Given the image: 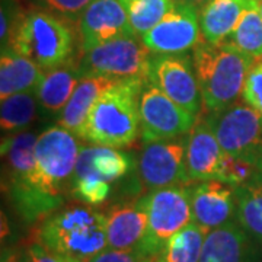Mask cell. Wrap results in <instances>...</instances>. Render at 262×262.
Segmentation results:
<instances>
[{
  "label": "cell",
  "instance_id": "6da1fadb",
  "mask_svg": "<svg viewBox=\"0 0 262 262\" xmlns=\"http://www.w3.org/2000/svg\"><path fill=\"white\" fill-rule=\"evenodd\" d=\"M80 149L75 134L61 125L50 127L38 136L35 168L24 184L9 189L25 220L46 219L61 206L63 188L75 173Z\"/></svg>",
  "mask_w": 262,
  "mask_h": 262
},
{
  "label": "cell",
  "instance_id": "7a4b0ae2",
  "mask_svg": "<svg viewBox=\"0 0 262 262\" xmlns=\"http://www.w3.org/2000/svg\"><path fill=\"white\" fill-rule=\"evenodd\" d=\"M192 63L203 108L210 114L236 103L255 60L232 42L211 44L201 39L194 48Z\"/></svg>",
  "mask_w": 262,
  "mask_h": 262
},
{
  "label": "cell",
  "instance_id": "3957f363",
  "mask_svg": "<svg viewBox=\"0 0 262 262\" xmlns=\"http://www.w3.org/2000/svg\"><path fill=\"white\" fill-rule=\"evenodd\" d=\"M105 213L91 206H69L42 219L35 242L61 258L89 262L108 248Z\"/></svg>",
  "mask_w": 262,
  "mask_h": 262
},
{
  "label": "cell",
  "instance_id": "277c9868",
  "mask_svg": "<svg viewBox=\"0 0 262 262\" xmlns=\"http://www.w3.org/2000/svg\"><path fill=\"white\" fill-rule=\"evenodd\" d=\"M146 84L141 79H124L105 91L89 114L84 140L113 149L131 146L141 127L140 96Z\"/></svg>",
  "mask_w": 262,
  "mask_h": 262
},
{
  "label": "cell",
  "instance_id": "5b68a950",
  "mask_svg": "<svg viewBox=\"0 0 262 262\" xmlns=\"http://www.w3.org/2000/svg\"><path fill=\"white\" fill-rule=\"evenodd\" d=\"M72 24L47 10L19 15L10 25L8 48L51 70L72 61L76 44Z\"/></svg>",
  "mask_w": 262,
  "mask_h": 262
},
{
  "label": "cell",
  "instance_id": "8992f818",
  "mask_svg": "<svg viewBox=\"0 0 262 262\" xmlns=\"http://www.w3.org/2000/svg\"><path fill=\"white\" fill-rule=\"evenodd\" d=\"M153 53L137 35L120 37L83 53L79 63L82 76L99 75L124 79H141L149 83Z\"/></svg>",
  "mask_w": 262,
  "mask_h": 262
},
{
  "label": "cell",
  "instance_id": "52a82bcc",
  "mask_svg": "<svg viewBox=\"0 0 262 262\" xmlns=\"http://www.w3.org/2000/svg\"><path fill=\"white\" fill-rule=\"evenodd\" d=\"M149 227L140 246L144 255H156L169 239L189 223H192L191 192L188 184L150 191L144 196Z\"/></svg>",
  "mask_w": 262,
  "mask_h": 262
},
{
  "label": "cell",
  "instance_id": "ba28073f",
  "mask_svg": "<svg viewBox=\"0 0 262 262\" xmlns=\"http://www.w3.org/2000/svg\"><path fill=\"white\" fill-rule=\"evenodd\" d=\"M226 155L262 163V114L246 103H233L207 115Z\"/></svg>",
  "mask_w": 262,
  "mask_h": 262
},
{
  "label": "cell",
  "instance_id": "9c48e42d",
  "mask_svg": "<svg viewBox=\"0 0 262 262\" xmlns=\"http://www.w3.org/2000/svg\"><path fill=\"white\" fill-rule=\"evenodd\" d=\"M149 83L188 113L198 117L203 99L195 77L192 57L187 54H156L151 58Z\"/></svg>",
  "mask_w": 262,
  "mask_h": 262
},
{
  "label": "cell",
  "instance_id": "30bf717a",
  "mask_svg": "<svg viewBox=\"0 0 262 262\" xmlns=\"http://www.w3.org/2000/svg\"><path fill=\"white\" fill-rule=\"evenodd\" d=\"M141 137L144 143L170 140L185 136L196 117L179 106L151 83L144 86L140 96Z\"/></svg>",
  "mask_w": 262,
  "mask_h": 262
},
{
  "label": "cell",
  "instance_id": "8fae6325",
  "mask_svg": "<svg viewBox=\"0 0 262 262\" xmlns=\"http://www.w3.org/2000/svg\"><path fill=\"white\" fill-rule=\"evenodd\" d=\"M139 170L149 191L191 182L187 173V137L149 143L141 151Z\"/></svg>",
  "mask_w": 262,
  "mask_h": 262
},
{
  "label": "cell",
  "instance_id": "7c38bea8",
  "mask_svg": "<svg viewBox=\"0 0 262 262\" xmlns=\"http://www.w3.org/2000/svg\"><path fill=\"white\" fill-rule=\"evenodd\" d=\"M140 38L153 54H185L203 39L200 12L177 0L175 8Z\"/></svg>",
  "mask_w": 262,
  "mask_h": 262
},
{
  "label": "cell",
  "instance_id": "4fadbf2b",
  "mask_svg": "<svg viewBox=\"0 0 262 262\" xmlns=\"http://www.w3.org/2000/svg\"><path fill=\"white\" fill-rule=\"evenodd\" d=\"M83 53L120 37L136 35L121 0H95L79 19Z\"/></svg>",
  "mask_w": 262,
  "mask_h": 262
},
{
  "label": "cell",
  "instance_id": "5bb4252c",
  "mask_svg": "<svg viewBox=\"0 0 262 262\" xmlns=\"http://www.w3.org/2000/svg\"><path fill=\"white\" fill-rule=\"evenodd\" d=\"M192 222L206 232L234 222V188L220 179L196 181L189 187Z\"/></svg>",
  "mask_w": 262,
  "mask_h": 262
},
{
  "label": "cell",
  "instance_id": "9a60e30c",
  "mask_svg": "<svg viewBox=\"0 0 262 262\" xmlns=\"http://www.w3.org/2000/svg\"><path fill=\"white\" fill-rule=\"evenodd\" d=\"M105 220L108 248L125 251L140 249L149 227L144 196L133 203L111 207L108 213H105Z\"/></svg>",
  "mask_w": 262,
  "mask_h": 262
},
{
  "label": "cell",
  "instance_id": "2e32d148",
  "mask_svg": "<svg viewBox=\"0 0 262 262\" xmlns=\"http://www.w3.org/2000/svg\"><path fill=\"white\" fill-rule=\"evenodd\" d=\"M223 150L210 122L203 114L196 117L187 134V173L191 182L215 179Z\"/></svg>",
  "mask_w": 262,
  "mask_h": 262
},
{
  "label": "cell",
  "instance_id": "e0dca14e",
  "mask_svg": "<svg viewBox=\"0 0 262 262\" xmlns=\"http://www.w3.org/2000/svg\"><path fill=\"white\" fill-rule=\"evenodd\" d=\"M120 82L118 79L99 75H88L80 79L69 103L61 111L58 125L73 133L76 137L84 139L86 122L95 102L101 95Z\"/></svg>",
  "mask_w": 262,
  "mask_h": 262
},
{
  "label": "cell",
  "instance_id": "ac0fdd59",
  "mask_svg": "<svg viewBox=\"0 0 262 262\" xmlns=\"http://www.w3.org/2000/svg\"><path fill=\"white\" fill-rule=\"evenodd\" d=\"M256 3V0H210L200 10L203 39L211 44L225 42L233 34L245 10Z\"/></svg>",
  "mask_w": 262,
  "mask_h": 262
},
{
  "label": "cell",
  "instance_id": "d6986e66",
  "mask_svg": "<svg viewBox=\"0 0 262 262\" xmlns=\"http://www.w3.org/2000/svg\"><path fill=\"white\" fill-rule=\"evenodd\" d=\"M252 251L248 233L237 222L210 230L200 262H251Z\"/></svg>",
  "mask_w": 262,
  "mask_h": 262
},
{
  "label": "cell",
  "instance_id": "ffe728a7",
  "mask_svg": "<svg viewBox=\"0 0 262 262\" xmlns=\"http://www.w3.org/2000/svg\"><path fill=\"white\" fill-rule=\"evenodd\" d=\"M44 75L46 70L28 57L3 48L0 58V99L22 92H35Z\"/></svg>",
  "mask_w": 262,
  "mask_h": 262
},
{
  "label": "cell",
  "instance_id": "44dd1931",
  "mask_svg": "<svg viewBox=\"0 0 262 262\" xmlns=\"http://www.w3.org/2000/svg\"><path fill=\"white\" fill-rule=\"evenodd\" d=\"M131 169V159L121 151L105 146L82 147L76 162L73 181L84 177L113 182L122 178Z\"/></svg>",
  "mask_w": 262,
  "mask_h": 262
},
{
  "label": "cell",
  "instance_id": "7402d4cb",
  "mask_svg": "<svg viewBox=\"0 0 262 262\" xmlns=\"http://www.w3.org/2000/svg\"><path fill=\"white\" fill-rule=\"evenodd\" d=\"M82 77L79 64H73L72 61L46 70V75L35 91L42 110L50 114L63 111Z\"/></svg>",
  "mask_w": 262,
  "mask_h": 262
},
{
  "label": "cell",
  "instance_id": "603a6c76",
  "mask_svg": "<svg viewBox=\"0 0 262 262\" xmlns=\"http://www.w3.org/2000/svg\"><path fill=\"white\" fill-rule=\"evenodd\" d=\"M38 137L31 131L8 136L2 140V156L6 162L9 189L24 184L35 168Z\"/></svg>",
  "mask_w": 262,
  "mask_h": 262
},
{
  "label": "cell",
  "instance_id": "cb8c5ba5",
  "mask_svg": "<svg viewBox=\"0 0 262 262\" xmlns=\"http://www.w3.org/2000/svg\"><path fill=\"white\" fill-rule=\"evenodd\" d=\"M236 219L246 233L262 242V177L234 188Z\"/></svg>",
  "mask_w": 262,
  "mask_h": 262
},
{
  "label": "cell",
  "instance_id": "d4e9b609",
  "mask_svg": "<svg viewBox=\"0 0 262 262\" xmlns=\"http://www.w3.org/2000/svg\"><path fill=\"white\" fill-rule=\"evenodd\" d=\"M207 233L194 222L189 223L165 244L159 252L160 259L162 262H200Z\"/></svg>",
  "mask_w": 262,
  "mask_h": 262
},
{
  "label": "cell",
  "instance_id": "484cf974",
  "mask_svg": "<svg viewBox=\"0 0 262 262\" xmlns=\"http://www.w3.org/2000/svg\"><path fill=\"white\" fill-rule=\"evenodd\" d=\"M137 37L155 28L175 8L177 0H121Z\"/></svg>",
  "mask_w": 262,
  "mask_h": 262
},
{
  "label": "cell",
  "instance_id": "4316f807",
  "mask_svg": "<svg viewBox=\"0 0 262 262\" xmlns=\"http://www.w3.org/2000/svg\"><path fill=\"white\" fill-rule=\"evenodd\" d=\"M253 60H262V18L258 3L245 10L233 34L226 39Z\"/></svg>",
  "mask_w": 262,
  "mask_h": 262
},
{
  "label": "cell",
  "instance_id": "83f0119b",
  "mask_svg": "<svg viewBox=\"0 0 262 262\" xmlns=\"http://www.w3.org/2000/svg\"><path fill=\"white\" fill-rule=\"evenodd\" d=\"M35 96V92H22L3 99L0 108L2 130L8 133L19 131L34 121L37 113Z\"/></svg>",
  "mask_w": 262,
  "mask_h": 262
},
{
  "label": "cell",
  "instance_id": "f1b7e54d",
  "mask_svg": "<svg viewBox=\"0 0 262 262\" xmlns=\"http://www.w3.org/2000/svg\"><path fill=\"white\" fill-rule=\"evenodd\" d=\"M262 177V163L223 153L217 178L233 188L242 187Z\"/></svg>",
  "mask_w": 262,
  "mask_h": 262
},
{
  "label": "cell",
  "instance_id": "f546056e",
  "mask_svg": "<svg viewBox=\"0 0 262 262\" xmlns=\"http://www.w3.org/2000/svg\"><path fill=\"white\" fill-rule=\"evenodd\" d=\"M73 192L89 206H99L108 198L111 192L110 182L96 178V177H84L73 181Z\"/></svg>",
  "mask_w": 262,
  "mask_h": 262
},
{
  "label": "cell",
  "instance_id": "4dcf8cb0",
  "mask_svg": "<svg viewBox=\"0 0 262 262\" xmlns=\"http://www.w3.org/2000/svg\"><path fill=\"white\" fill-rule=\"evenodd\" d=\"M242 98L246 105L262 114V60H256L246 76Z\"/></svg>",
  "mask_w": 262,
  "mask_h": 262
},
{
  "label": "cell",
  "instance_id": "1f68e13d",
  "mask_svg": "<svg viewBox=\"0 0 262 262\" xmlns=\"http://www.w3.org/2000/svg\"><path fill=\"white\" fill-rule=\"evenodd\" d=\"M46 8L57 16L75 22L95 0H42Z\"/></svg>",
  "mask_w": 262,
  "mask_h": 262
},
{
  "label": "cell",
  "instance_id": "d6a6232c",
  "mask_svg": "<svg viewBox=\"0 0 262 262\" xmlns=\"http://www.w3.org/2000/svg\"><path fill=\"white\" fill-rule=\"evenodd\" d=\"M147 255L141 252L140 249H113L106 248L102 252L94 256L89 262H143Z\"/></svg>",
  "mask_w": 262,
  "mask_h": 262
},
{
  "label": "cell",
  "instance_id": "836d02e7",
  "mask_svg": "<svg viewBox=\"0 0 262 262\" xmlns=\"http://www.w3.org/2000/svg\"><path fill=\"white\" fill-rule=\"evenodd\" d=\"M25 259L27 262H61L60 256L51 252L44 245L39 242H31L27 251H25Z\"/></svg>",
  "mask_w": 262,
  "mask_h": 262
},
{
  "label": "cell",
  "instance_id": "e575fe53",
  "mask_svg": "<svg viewBox=\"0 0 262 262\" xmlns=\"http://www.w3.org/2000/svg\"><path fill=\"white\" fill-rule=\"evenodd\" d=\"M25 255H22L16 248H6L2 251V262H22Z\"/></svg>",
  "mask_w": 262,
  "mask_h": 262
},
{
  "label": "cell",
  "instance_id": "d590c367",
  "mask_svg": "<svg viewBox=\"0 0 262 262\" xmlns=\"http://www.w3.org/2000/svg\"><path fill=\"white\" fill-rule=\"evenodd\" d=\"M182 2H184V3H187V5H189V6H192V8H195V9L200 12V10L203 9L210 0H182Z\"/></svg>",
  "mask_w": 262,
  "mask_h": 262
},
{
  "label": "cell",
  "instance_id": "8d00e7d4",
  "mask_svg": "<svg viewBox=\"0 0 262 262\" xmlns=\"http://www.w3.org/2000/svg\"><path fill=\"white\" fill-rule=\"evenodd\" d=\"M143 262H162V259H160L159 253H156V255H149V256H146V258L143 259Z\"/></svg>",
  "mask_w": 262,
  "mask_h": 262
},
{
  "label": "cell",
  "instance_id": "74e56055",
  "mask_svg": "<svg viewBox=\"0 0 262 262\" xmlns=\"http://www.w3.org/2000/svg\"><path fill=\"white\" fill-rule=\"evenodd\" d=\"M61 262H83V261H77V259H72V258H61L60 256Z\"/></svg>",
  "mask_w": 262,
  "mask_h": 262
},
{
  "label": "cell",
  "instance_id": "f35d334b",
  "mask_svg": "<svg viewBox=\"0 0 262 262\" xmlns=\"http://www.w3.org/2000/svg\"><path fill=\"white\" fill-rule=\"evenodd\" d=\"M258 10H259V15H261V18H262V0L258 2Z\"/></svg>",
  "mask_w": 262,
  "mask_h": 262
},
{
  "label": "cell",
  "instance_id": "ab89813d",
  "mask_svg": "<svg viewBox=\"0 0 262 262\" xmlns=\"http://www.w3.org/2000/svg\"><path fill=\"white\" fill-rule=\"evenodd\" d=\"M22 262H27V259H25V258H24V261H22Z\"/></svg>",
  "mask_w": 262,
  "mask_h": 262
},
{
  "label": "cell",
  "instance_id": "60d3db41",
  "mask_svg": "<svg viewBox=\"0 0 262 262\" xmlns=\"http://www.w3.org/2000/svg\"><path fill=\"white\" fill-rule=\"evenodd\" d=\"M256 2H259V0H256Z\"/></svg>",
  "mask_w": 262,
  "mask_h": 262
}]
</instances>
